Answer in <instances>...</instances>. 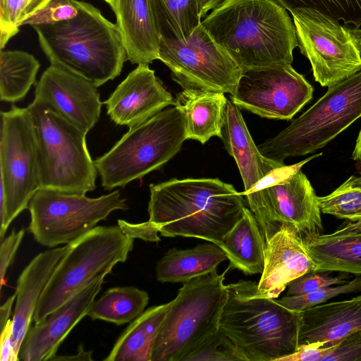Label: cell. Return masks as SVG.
<instances>
[{
  "label": "cell",
  "mask_w": 361,
  "mask_h": 361,
  "mask_svg": "<svg viewBox=\"0 0 361 361\" xmlns=\"http://www.w3.org/2000/svg\"><path fill=\"white\" fill-rule=\"evenodd\" d=\"M149 221L164 237L202 239L220 245L243 216V193L218 178L171 179L149 185Z\"/></svg>",
  "instance_id": "obj_1"
},
{
  "label": "cell",
  "mask_w": 361,
  "mask_h": 361,
  "mask_svg": "<svg viewBox=\"0 0 361 361\" xmlns=\"http://www.w3.org/2000/svg\"><path fill=\"white\" fill-rule=\"evenodd\" d=\"M201 25L243 71L291 64L298 46L294 23L274 0H227Z\"/></svg>",
  "instance_id": "obj_2"
},
{
  "label": "cell",
  "mask_w": 361,
  "mask_h": 361,
  "mask_svg": "<svg viewBox=\"0 0 361 361\" xmlns=\"http://www.w3.org/2000/svg\"><path fill=\"white\" fill-rule=\"evenodd\" d=\"M73 18L33 25L51 66L82 77L97 87L120 75L128 60L119 31L93 5L75 0Z\"/></svg>",
  "instance_id": "obj_3"
},
{
  "label": "cell",
  "mask_w": 361,
  "mask_h": 361,
  "mask_svg": "<svg viewBox=\"0 0 361 361\" xmlns=\"http://www.w3.org/2000/svg\"><path fill=\"white\" fill-rule=\"evenodd\" d=\"M226 287L219 328L245 361H280L298 349L300 312L259 295L254 281L240 280Z\"/></svg>",
  "instance_id": "obj_4"
},
{
  "label": "cell",
  "mask_w": 361,
  "mask_h": 361,
  "mask_svg": "<svg viewBox=\"0 0 361 361\" xmlns=\"http://www.w3.org/2000/svg\"><path fill=\"white\" fill-rule=\"evenodd\" d=\"M35 140L39 188L85 195L95 189L97 171L86 134L44 104L27 107Z\"/></svg>",
  "instance_id": "obj_5"
},
{
  "label": "cell",
  "mask_w": 361,
  "mask_h": 361,
  "mask_svg": "<svg viewBox=\"0 0 361 361\" xmlns=\"http://www.w3.org/2000/svg\"><path fill=\"white\" fill-rule=\"evenodd\" d=\"M187 139L185 116L173 105L129 128L111 149L94 162L104 190L124 187L159 169Z\"/></svg>",
  "instance_id": "obj_6"
},
{
  "label": "cell",
  "mask_w": 361,
  "mask_h": 361,
  "mask_svg": "<svg viewBox=\"0 0 361 361\" xmlns=\"http://www.w3.org/2000/svg\"><path fill=\"white\" fill-rule=\"evenodd\" d=\"M361 117V71L328 87L310 108L275 137L257 146L266 158L284 164L325 147Z\"/></svg>",
  "instance_id": "obj_7"
},
{
  "label": "cell",
  "mask_w": 361,
  "mask_h": 361,
  "mask_svg": "<svg viewBox=\"0 0 361 361\" xmlns=\"http://www.w3.org/2000/svg\"><path fill=\"white\" fill-rule=\"evenodd\" d=\"M225 273L214 271L183 283L155 338L151 361H183L202 339L219 329L226 300Z\"/></svg>",
  "instance_id": "obj_8"
},
{
  "label": "cell",
  "mask_w": 361,
  "mask_h": 361,
  "mask_svg": "<svg viewBox=\"0 0 361 361\" xmlns=\"http://www.w3.org/2000/svg\"><path fill=\"white\" fill-rule=\"evenodd\" d=\"M134 238L118 226H96L76 240L59 261L44 289L32 318L40 322L102 274L126 261Z\"/></svg>",
  "instance_id": "obj_9"
},
{
  "label": "cell",
  "mask_w": 361,
  "mask_h": 361,
  "mask_svg": "<svg viewBox=\"0 0 361 361\" xmlns=\"http://www.w3.org/2000/svg\"><path fill=\"white\" fill-rule=\"evenodd\" d=\"M322 154L275 169L245 196L265 242L285 225L295 226L303 236L323 230L318 197L300 170Z\"/></svg>",
  "instance_id": "obj_10"
},
{
  "label": "cell",
  "mask_w": 361,
  "mask_h": 361,
  "mask_svg": "<svg viewBox=\"0 0 361 361\" xmlns=\"http://www.w3.org/2000/svg\"><path fill=\"white\" fill-rule=\"evenodd\" d=\"M0 240L39 188L32 126L27 108L1 112Z\"/></svg>",
  "instance_id": "obj_11"
},
{
  "label": "cell",
  "mask_w": 361,
  "mask_h": 361,
  "mask_svg": "<svg viewBox=\"0 0 361 361\" xmlns=\"http://www.w3.org/2000/svg\"><path fill=\"white\" fill-rule=\"evenodd\" d=\"M128 209L118 190L90 198L39 188L28 204V229L39 244L53 248L76 240L112 212Z\"/></svg>",
  "instance_id": "obj_12"
},
{
  "label": "cell",
  "mask_w": 361,
  "mask_h": 361,
  "mask_svg": "<svg viewBox=\"0 0 361 361\" xmlns=\"http://www.w3.org/2000/svg\"><path fill=\"white\" fill-rule=\"evenodd\" d=\"M159 59L183 89L233 94L243 73L201 25L186 40L161 38Z\"/></svg>",
  "instance_id": "obj_13"
},
{
  "label": "cell",
  "mask_w": 361,
  "mask_h": 361,
  "mask_svg": "<svg viewBox=\"0 0 361 361\" xmlns=\"http://www.w3.org/2000/svg\"><path fill=\"white\" fill-rule=\"evenodd\" d=\"M298 46L316 82L333 86L361 71V54L348 28L310 9L291 11Z\"/></svg>",
  "instance_id": "obj_14"
},
{
  "label": "cell",
  "mask_w": 361,
  "mask_h": 361,
  "mask_svg": "<svg viewBox=\"0 0 361 361\" xmlns=\"http://www.w3.org/2000/svg\"><path fill=\"white\" fill-rule=\"evenodd\" d=\"M313 87L288 63L243 71L231 101L261 117L290 120L313 96Z\"/></svg>",
  "instance_id": "obj_15"
},
{
  "label": "cell",
  "mask_w": 361,
  "mask_h": 361,
  "mask_svg": "<svg viewBox=\"0 0 361 361\" xmlns=\"http://www.w3.org/2000/svg\"><path fill=\"white\" fill-rule=\"evenodd\" d=\"M34 100L44 104L85 133L98 121L102 106L97 86L51 65L37 82Z\"/></svg>",
  "instance_id": "obj_16"
},
{
  "label": "cell",
  "mask_w": 361,
  "mask_h": 361,
  "mask_svg": "<svg viewBox=\"0 0 361 361\" xmlns=\"http://www.w3.org/2000/svg\"><path fill=\"white\" fill-rule=\"evenodd\" d=\"M106 275L96 277L40 322L30 326L21 343L18 360H51L71 331L87 315Z\"/></svg>",
  "instance_id": "obj_17"
},
{
  "label": "cell",
  "mask_w": 361,
  "mask_h": 361,
  "mask_svg": "<svg viewBox=\"0 0 361 361\" xmlns=\"http://www.w3.org/2000/svg\"><path fill=\"white\" fill-rule=\"evenodd\" d=\"M104 103L114 123L132 128L174 105L175 99L154 71L147 64H140Z\"/></svg>",
  "instance_id": "obj_18"
},
{
  "label": "cell",
  "mask_w": 361,
  "mask_h": 361,
  "mask_svg": "<svg viewBox=\"0 0 361 361\" xmlns=\"http://www.w3.org/2000/svg\"><path fill=\"white\" fill-rule=\"evenodd\" d=\"M316 269L317 264L306 249L303 235L295 226L285 225L266 241L258 294L278 298L290 281Z\"/></svg>",
  "instance_id": "obj_19"
},
{
  "label": "cell",
  "mask_w": 361,
  "mask_h": 361,
  "mask_svg": "<svg viewBox=\"0 0 361 361\" xmlns=\"http://www.w3.org/2000/svg\"><path fill=\"white\" fill-rule=\"evenodd\" d=\"M298 348L336 345L361 329V295L350 300L320 304L300 312Z\"/></svg>",
  "instance_id": "obj_20"
},
{
  "label": "cell",
  "mask_w": 361,
  "mask_h": 361,
  "mask_svg": "<svg viewBox=\"0 0 361 361\" xmlns=\"http://www.w3.org/2000/svg\"><path fill=\"white\" fill-rule=\"evenodd\" d=\"M111 7L128 60L149 65L159 59L160 35L151 0H114Z\"/></svg>",
  "instance_id": "obj_21"
},
{
  "label": "cell",
  "mask_w": 361,
  "mask_h": 361,
  "mask_svg": "<svg viewBox=\"0 0 361 361\" xmlns=\"http://www.w3.org/2000/svg\"><path fill=\"white\" fill-rule=\"evenodd\" d=\"M68 247L69 245L67 244L40 252L30 262L18 277L15 293L16 302L12 319V339L18 357L39 298Z\"/></svg>",
  "instance_id": "obj_22"
},
{
  "label": "cell",
  "mask_w": 361,
  "mask_h": 361,
  "mask_svg": "<svg viewBox=\"0 0 361 361\" xmlns=\"http://www.w3.org/2000/svg\"><path fill=\"white\" fill-rule=\"evenodd\" d=\"M220 138L237 164L245 188L243 195L245 196L251 194L272 171L284 165L262 154L250 134L240 108L230 100H227Z\"/></svg>",
  "instance_id": "obj_23"
},
{
  "label": "cell",
  "mask_w": 361,
  "mask_h": 361,
  "mask_svg": "<svg viewBox=\"0 0 361 361\" xmlns=\"http://www.w3.org/2000/svg\"><path fill=\"white\" fill-rule=\"evenodd\" d=\"M317 271H338L361 276V219L348 221L329 234L303 236Z\"/></svg>",
  "instance_id": "obj_24"
},
{
  "label": "cell",
  "mask_w": 361,
  "mask_h": 361,
  "mask_svg": "<svg viewBox=\"0 0 361 361\" xmlns=\"http://www.w3.org/2000/svg\"><path fill=\"white\" fill-rule=\"evenodd\" d=\"M227 100L220 92L195 89L180 92L174 105L184 114L187 139L204 144L213 136L221 137Z\"/></svg>",
  "instance_id": "obj_25"
},
{
  "label": "cell",
  "mask_w": 361,
  "mask_h": 361,
  "mask_svg": "<svg viewBox=\"0 0 361 361\" xmlns=\"http://www.w3.org/2000/svg\"><path fill=\"white\" fill-rule=\"evenodd\" d=\"M219 247L229 260V268L245 274L262 273L266 242L250 209L245 208L243 216L224 236Z\"/></svg>",
  "instance_id": "obj_26"
},
{
  "label": "cell",
  "mask_w": 361,
  "mask_h": 361,
  "mask_svg": "<svg viewBox=\"0 0 361 361\" xmlns=\"http://www.w3.org/2000/svg\"><path fill=\"white\" fill-rule=\"evenodd\" d=\"M227 259L224 251L213 243L188 249L169 250L157 262V279L161 283H185L216 271Z\"/></svg>",
  "instance_id": "obj_27"
},
{
  "label": "cell",
  "mask_w": 361,
  "mask_h": 361,
  "mask_svg": "<svg viewBox=\"0 0 361 361\" xmlns=\"http://www.w3.org/2000/svg\"><path fill=\"white\" fill-rule=\"evenodd\" d=\"M171 301L145 310L118 338L105 361H151L152 347Z\"/></svg>",
  "instance_id": "obj_28"
},
{
  "label": "cell",
  "mask_w": 361,
  "mask_h": 361,
  "mask_svg": "<svg viewBox=\"0 0 361 361\" xmlns=\"http://www.w3.org/2000/svg\"><path fill=\"white\" fill-rule=\"evenodd\" d=\"M148 293L134 286H120L108 289L92 303L86 316L116 325L130 323L145 310Z\"/></svg>",
  "instance_id": "obj_29"
},
{
  "label": "cell",
  "mask_w": 361,
  "mask_h": 361,
  "mask_svg": "<svg viewBox=\"0 0 361 361\" xmlns=\"http://www.w3.org/2000/svg\"><path fill=\"white\" fill-rule=\"evenodd\" d=\"M160 39L186 40L201 25L200 0H151Z\"/></svg>",
  "instance_id": "obj_30"
},
{
  "label": "cell",
  "mask_w": 361,
  "mask_h": 361,
  "mask_svg": "<svg viewBox=\"0 0 361 361\" xmlns=\"http://www.w3.org/2000/svg\"><path fill=\"white\" fill-rule=\"evenodd\" d=\"M40 67L32 54L23 51H1L0 99L12 102L22 100L35 82Z\"/></svg>",
  "instance_id": "obj_31"
},
{
  "label": "cell",
  "mask_w": 361,
  "mask_h": 361,
  "mask_svg": "<svg viewBox=\"0 0 361 361\" xmlns=\"http://www.w3.org/2000/svg\"><path fill=\"white\" fill-rule=\"evenodd\" d=\"M317 200L323 214L348 221L361 219V175L350 176L332 192Z\"/></svg>",
  "instance_id": "obj_32"
},
{
  "label": "cell",
  "mask_w": 361,
  "mask_h": 361,
  "mask_svg": "<svg viewBox=\"0 0 361 361\" xmlns=\"http://www.w3.org/2000/svg\"><path fill=\"white\" fill-rule=\"evenodd\" d=\"M290 12L299 9L316 11L336 21L361 25V0H274Z\"/></svg>",
  "instance_id": "obj_33"
},
{
  "label": "cell",
  "mask_w": 361,
  "mask_h": 361,
  "mask_svg": "<svg viewBox=\"0 0 361 361\" xmlns=\"http://www.w3.org/2000/svg\"><path fill=\"white\" fill-rule=\"evenodd\" d=\"M183 361H245L232 341L219 328L197 344Z\"/></svg>",
  "instance_id": "obj_34"
},
{
  "label": "cell",
  "mask_w": 361,
  "mask_h": 361,
  "mask_svg": "<svg viewBox=\"0 0 361 361\" xmlns=\"http://www.w3.org/2000/svg\"><path fill=\"white\" fill-rule=\"evenodd\" d=\"M361 290V276L343 284L334 285L320 288L302 295H285L278 301L286 308L300 312L322 304L332 298Z\"/></svg>",
  "instance_id": "obj_35"
},
{
  "label": "cell",
  "mask_w": 361,
  "mask_h": 361,
  "mask_svg": "<svg viewBox=\"0 0 361 361\" xmlns=\"http://www.w3.org/2000/svg\"><path fill=\"white\" fill-rule=\"evenodd\" d=\"M347 282L346 274L334 276L330 275L329 271H310L290 281L286 287V295H305L322 288Z\"/></svg>",
  "instance_id": "obj_36"
},
{
  "label": "cell",
  "mask_w": 361,
  "mask_h": 361,
  "mask_svg": "<svg viewBox=\"0 0 361 361\" xmlns=\"http://www.w3.org/2000/svg\"><path fill=\"white\" fill-rule=\"evenodd\" d=\"M27 0H0V45L2 50L8 41L18 32L25 19Z\"/></svg>",
  "instance_id": "obj_37"
},
{
  "label": "cell",
  "mask_w": 361,
  "mask_h": 361,
  "mask_svg": "<svg viewBox=\"0 0 361 361\" xmlns=\"http://www.w3.org/2000/svg\"><path fill=\"white\" fill-rule=\"evenodd\" d=\"M78 13L75 0H52L44 8L23 20L21 25H41L74 18Z\"/></svg>",
  "instance_id": "obj_38"
},
{
  "label": "cell",
  "mask_w": 361,
  "mask_h": 361,
  "mask_svg": "<svg viewBox=\"0 0 361 361\" xmlns=\"http://www.w3.org/2000/svg\"><path fill=\"white\" fill-rule=\"evenodd\" d=\"M319 361H361V329L345 336L336 345L322 348Z\"/></svg>",
  "instance_id": "obj_39"
},
{
  "label": "cell",
  "mask_w": 361,
  "mask_h": 361,
  "mask_svg": "<svg viewBox=\"0 0 361 361\" xmlns=\"http://www.w3.org/2000/svg\"><path fill=\"white\" fill-rule=\"evenodd\" d=\"M25 235V231H13L11 233L1 242L0 246V276L1 288L4 284L6 271L11 265L16 252Z\"/></svg>",
  "instance_id": "obj_40"
},
{
  "label": "cell",
  "mask_w": 361,
  "mask_h": 361,
  "mask_svg": "<svg viewBox=\"0 0 361 361\" xmlns=\"http://www.w3.org/2000/svg\"><path fill=\"white\" fill-rule=\"evenodd\" d=\"M118 225L123 231L133 238L159 242L158 230L153 223L148 221L142 224H133L124 220H118Z\"/></svg>",
  "instance_id": "obj_41"
},
{
  "label": "cell",
  "mask_w": 361,
  "mask_h": 361,
  "mask_svg": "<svg viewBox=\"0 0 361 361\" xmlns=\"http://www.w3.org/2000/svg\"><path fill=\"white\" fill-rule=\"evenodd\" d=\"M1 361H16L18 357L15 353V347L12 339L13 322L8 319L4 327L1 329Z\"/></svg>",
  "instance_id": "obj_42"
},
{
  "label": "cell",
  "mask_w": 361,
  "mask_h": 361,
  "mask_svg": "<svg viewBox=\"0 0 361 361\" xmlns=\"http://www.w3.org/2000/svg\"><path fill=\"white\" fill-rule=\"evenodd\" d=\"M92 351H86L83 348V345H78L77 354L75 355H55L51 360L53 361H73V360H93L92 357Z\"/></svg>",
  "instance_id": "obj_43"
},
{
  "label": "cell",
  "mask_w": 361,
  "mask_h": 361,
  "mask_svg": "<svg viewBox=\"0 0 361 361\" xmlns=\"http://www.w3.org/2000/svg\"><path fill=\"white\" fill-rule=\"evenodd\" d=\"M16 298V293L13 295L10 296L6 301L1 305L0 308V327L1 329H2L6 324L7 323L8 320L9 319V317L11 314L12 311V306L13 305V302Z\"/></svg>",
  "instance_id": "obj_44"
},
{
  "label": "cell",
  "mask_w": 361,
  "mask_h": 361,
  "mask_svg": "<svg viewBox=\"0 0 361 361\" xmlns=\"http://www.w3.org/2000/svg\"><path fill=\"white\" fill-rule=\"evenodd\" d=\"M27 11H26V13H25V19L27 18L28 17H30V16L33 15L38 11L44 8L52 0H27Z\"/></svg>",
  "instance_id": "obj_45"
},
{
  "label": "cell",
  "mask_w": 361,
  "mask_h": 361,
  "mask_svg": "<svg viewBox=\"0 0 361 361\" xmlns=\"http://www.w3.org/2000/svg\"><path fill=\"white\" fill-rule=\"evenodd\" d=\"M227 0H200L202 17L210 11L223 4Z\"/></svg>",
  "instance_id": "obj_46"
},
{
  "label": "cell",
  "mask_w": 361,
  "mask_h": 361,
  "mask_svg": "<svg viewBox=\"0 0 361 361\" xmlns=\"http://www.w3.org/2000/svg\"><path fill=\"white\" fill-rule=\"evenodd\" d=\"M352 159L358 162L359 166L360 167V174H361V128L360 130L359 134L357 135L355 145L352 153Z\"/></svg>",
  "instance_id": "obj_47"
},
{
  "label": "cell",
  "mask_w": 361,
  "mask_h": 361,
  "mask_svg": "<svg viewBox=\"0 0 361 361\" xmlns=\"http://www.w3.org/2000/svg\"><path fill=\"white\" fill-rule=\"evenodd\" d=\"M353 40L361 54V28H348Z\"/></svg>",
  "instance_id": "obj_48"
},
{
  "label": "cell",
  "mask_w": 361,
  "mask_h": 361,
  "mask_svg": "<svg viewBox=\"0 0 361 361\" xmlns=\"http://www.w3.org/2000/svg\"><path fill=\"white\" fill-rule=\"evenodd\" d=\"M106 2H107L110 6L111 4L113 3L114 0H104Z\"/></svg>",
  "instance_id": "obj_49"
}]
</instances>
